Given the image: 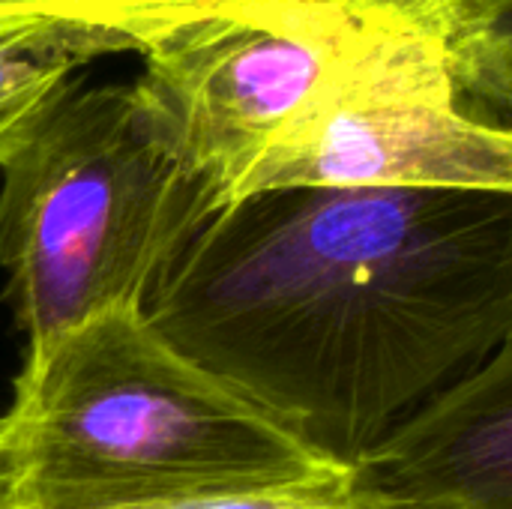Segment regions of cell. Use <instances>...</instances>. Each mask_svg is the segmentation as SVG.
I'll list each match as a JSON object with an SVG mask.
<instances>
[{
  "label": "cell",
  "mask_w": 512,
  "mask_h": 509,
  "mask_svg": "<svg viewBox=\"0 0 512 509\" xmlns=\"http://www.w3.org/2000/svg\"><path fill=\"white\" fill-rule=\"evenodd\" d=\"M141 315L354 471L512 336V195L258 192L204 222Z\"/></svg>",
  "instance_id": "1"
},
{
  "label": "cell",
  "mask_w": 512,
  "mask_h": 509,
  "mask_svg": "<svg viewBox=\"0 0 512 509\" xmlns=\"http://www.w3.org/2000/svg\"><path fill=\"white\" fill-rule=\"evenodd\" d=\"M348 477L183 357L141 312H111L27 348L0 417L9 509H138Z\"/></svg>",
  "instance_id": "2"
},
{
  "label": "cell",
  "mask_w": 512,
  "mask_h": 509,
  "mask_svg": "<svg viewBox=\"0 0 512 509\" xmlns=\"http://www.w3.org/2000/svg\"><path fill=\"white\" fill-rule=\"evenodd\" d=\"M0 171V270L27 348L111 312H144L222 210L135 81L75 84Z\"/></svg>",
  "instance_id": "3"
},
{
  "label": "cell",
  "mask_w": 512,
  "mask_h": 509,
  "mask_svg": "<svg viewBox=\"0 0 512 509\" xmlns=\"http://www.w3.org/2000/svg\"><path fill=\"white\" fill-rule=\"evenodd\" d=\"M141 57L138 93L222 207L339 90L453 72L444 39L342 0H210Z\"/></svg>",
  "instance_id": "4"
},
{
  "label": "cell",
  "mask_w": 512,
  "mask_h": 509,
  "mask_svg": "<svg viewBox=\"0 0 512 509\" xmlns=\"http://www.w3.org/2000/svg\"><path fill=\"white\" fill-rule=\"evenodd\" d=\"M306 186L512 195V123L468 114L453 72L354 84L267 153L243 198Z\"/></svg>",
  "instance_id": "5"
},
{
  "label": "cell",
  "mask_w": 512,
  "mask_h": 509,
  "mask_svg": "<svg viewBox=\"0 0 512 509\" xmlns=\"http://www.w3.org/2000/svg\"><path fill=\"white\" fill-rule=\"evenodd\" d=\"M369 509H512V336L351 471Z\"/></svg>",
  "instance_id": "6"
},
{
  "label": "cell",
  "mask_w": 512,
  "mask_h": 509,
  "mask_svg": "<svg viewBox=\"0 0 512 509\" xmlns=\"http://www.w3.org/2000/svg\"><path fill=\"white\" fill-rule=\"evenodd\" d=\"M210 0H0V42L57 51L81 66L102 54H144Z\"/></svg>",
  "instance_id": "7"
},
{
  "label": "cell",
  "mask_w": 512,
  "mask_h": 509,
  "mask_svg": "<svg viewBox=\"0 0 512 509\" xmlns=\"http://www.w3.org/2000/svg\"><path fill=\"white\" fill-rule=\"evenodd\" d=\"M447 51L456 87L512 120V0H462Z\"/></svg>",
  "instance_id": "8"
},
{
  "label": "cell",
  "mask_w": 512,
  "mask_h": 509,
  "mask_svg": "<svg viewBox=\"0 0 512 509\" xmlns=\"http://www.w3.org/2000/svg\"><path fill=\"white\" fill-rule=\"evenodd\" d=\"M78 60L18 42H0V165H6L75 87Z\"/></svg>",
  "instance_id": "9"
},
{
  "label": "cell",
  "mask_w": 512,
  "mask_h": 509,
  "mask_svg": "<svg viewBox=\"0 0 512 509\" xmlns=\"http://www.w3.org/2000/svg\"><path fill=\"white\" fill-rule=\"evenodd\" d=\"M138 509H369L351 489V477L330 486L303 489H273V492H240V495H210L174 504Z\"/></svg>",
  "instance_id": "10"
},
{
  "label": "cell",
  "mask_w": 512,
  "mask_h": 509,
  "mask_svg": "<svg viewBox=\"0 0 512 509\" xmlns=\"http://www.w3.org/2000/svg\"><path fill=\"white\" fill-rule=\"evenodd\" d=\"M360 9H375V12H387L393 18H402L438 39L447 42V36L456 27L462 0H342Z\"/></svg>",
  "instance_id": "11"
},
{
  "label": "cell",
  "mask_w": 512,
  "mask_h": 509,
  "mask_svg": "<svg viewBox=\"0 0 512 509\" xmlns=\"http://www.w3.org/2000/svg\"><path fill=\"white\" fill-rule=\"evenodd\" d=\"M0 509H9V498H6V489H3V480H0Z\"/></svg>",
  "instance_id": "12"
}]
</instances>
